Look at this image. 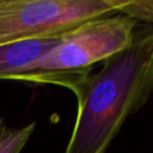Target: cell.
<instances>
[{
	"instance_id": "cell-1",
	"label": "cell",
	"mask_w": 153,
	"mask_h": 153,
	"mask_svg": "<svg viewBox=\"0 0 153 153\" xmlns=\"http://www.w3.org/2000/svg\"><path fill=\"white\" fill-rule=\"evenodd\" d=\"M72 92L78 111L65 153H105L124 121L153 93V26L137 25L133 43Z\"/></svg>"
},
{
	"instance_id": "cell-2",
	"label": "cell",
	"mask_w": 153,
	"mask_h": 153,
	"mask_svg": "<svg viewBox=\"0 0 153 153\" xmlns=\"http://www.w3.org/2000/svg\"><path fill=\"white\" fill-rule=\"evenodd\" d=\"M137 25L122 13L87 20L65 32L53 49L11 80L53 84L72 91L94 63L127 49Z\"/></svg>"
},
{
	"instance_id": "cell-3",
	"label": "cell",
	"mask_w": 153,
	"mask_h": 153,
	"mask_svg": "<svg viewBox=\"0 0 153 153\" xmlns=\"http://www.w3.org/2000/svg\"><path fill=\"white\" fill-rule=\"evenodd\" d=\"M124 0H0V45L61 36L78 25L120 13Z\"/></svg>"
},
{
	"instance_id": "cell-4",
	"label": "cell",
	"mask_w": 153,
	"mask_h": 153,
	"mask_svg": "<svg viewBox=\"0 0 153 153\" xmlns=\"http://www.w3.org/2000/svg\"><path fill=\"white\" fill-rule=\"evenodd\" d=\"M61 36L0 45V79L11 80L12 76L24 72L30 65L53 49Z\"/></svg>"
},
{
	"instance_id": "cell-5",
	"label": "cell",
	"mask_w": 153,
	"mask_h": 153,
	"mask_svg": "<svg viewBox=\"0 0 153 153\" xmlns=\"http://www.w3.org/2000/svg\"><path fill=\"white\" fill-rule=\"evenodd\" d=\"M35 128V122L20 128H11L5 123L4 118H0V153H20Z\"/></svg>"
},
{
	"instance_id": "cell-6",
	"label": "cell",
	"mask_w": 153,
	"mask_h": 153,
	"mask_svg": "<svg viewBox=\"0 0 153 153\" xmlns=\"http://www.w3.org/2000/svg\"><path fill=\"white\" fill-rule=\"evenodd\" d=\"M120 13L137 23H153V0H124Z\"/></svg>"
}]
</instances>
